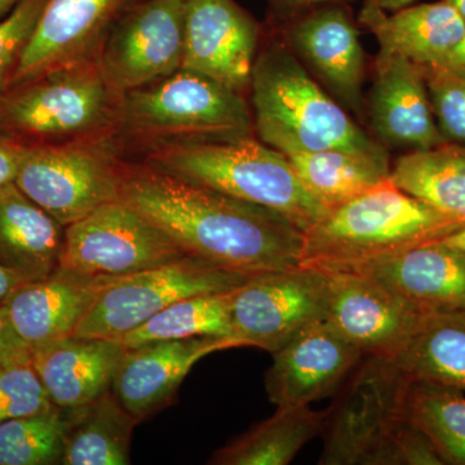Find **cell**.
<instances>
[{"label": "cell", "instance_id": "9", "mask_svg": "<svg viewBox=\"0 0 465 465\" xmlns=\"http://www.w3.org/2000/svg\"><path fill=\"white\" fill-rule=\"evenodd\" d=\"M409 379L391 358L365 356L333 394L324 420L321 465H369L403 415Z\"/></svg>", "mask_w": 465, "mask_h": 465}, {"label": "cell", "instance_id": "20", "mask_svg": "<svg viewBox=\"0 0 465 465\" xmlns=\"http://www.w3.org/2000/svg\"><path fill=\"white\" fill-rule=\"evenodd\" d=\"M115 278L92 277L58 266L47 278L21 284L3 305L17 335L33 351L74 335Z\"/></svg>", "mask_w": 465, "mask_h": 465}, {"label": "cell", "instance_id": "44", "mask_svg": "<svg viewBox=\"0 0 465 465\" xmlns=\"http://www.w3.org/2000/svg\"><path fill=\"white\" fill-rule=\"evenodd\" d=\"M20 0H0V21L8 16Z\"/></svg>", "mask_w": 465, "mask_h": 465}, {"label": "cell", "instance_id": "11", "mask_svg": "<svg viewBox=\"0 0 465 465\" xmlns=\"http://www.w3.org/2000/svg\"><path fill=\"white\" fill-rule=\"evenodd\" d=\"M326 272L299 264L253 275L232 291L235 348L274 353L299 331L324 320Z\"/></svg>", "mask_w": 465, "mask_h": 465}, {"label": "cell", "instance_id": "24", "mask_svg": "<svg viewBox=\"0 0 465 465\" xmlns=\"http://www.w3.org/2000/svg\"><path fill=\"white\" fill-rule=\"evenodd\" d=\"M64 237L65 228L16 183L0 188V264L25 282L47 278L60 266Z\"/></svg>", "mask_w": 465, "mask_h": 465}, {"label": "cell", "instance_id": "46", "mask_svg": "<svg viewBox=\"0 0 465 465\" xmlns=\"http://www.w3.org/2000/svg\"><path fill=\"white\" fill-rule=\"evenodd\" d=\"M134 2H136V0H133V3H134Z\"/></svg>", "mask_w": 465, "mask_h": 465}, {"label": "cell", "instance_id": "8", "mask_svg": "<svg viewBox=\"0 0 465 465\" xmlns=\"http://www.w3.org/2000/svg\"><path fill=\"white\" fill-rule=\"evenodd\" d=\"M253 275L237 273L186 255L115 278L100 293L79 323V338L118 339L179 300L204 293L226 292Z\"/></svg>", "mask_w": 465, "mask_h": 465}, {"label": "cell", "instance_id": "23", "mask_svg": "<svg viewBox=\"0 0 465 465\" xmlns=\"http://www.w3.org/2000/svg\"><path fill=\"white\" fill-rule=\"evenodd\" d=\"M360 20L378 39L379 54L420 66L440 65L465 33L464 18L446 0L407 5L393 15L366 0Z\"/></svg>", "mask_w": 465, "mask_h": 465}, {"label": "cell", "instance_id": "26", "mask_svg": "<svg viewBox=\"0 0 465 465\" xmlns=\"http://www.w3.org/2000/svg\"><path fill=\"white\" fill-rule=\"evenodd\" d=\"M329 409L277 407V411L231 443L217 450L208 463L216 465H287L322 433Z\"/></svg>", "mask_w": 465, "mask_h": 465}, {"label": "cell", "instance_id": "27", "mask_svg": "<svg viewBox=\"0 0 465 465\" xmlns=\"http://www.w3.org/2000/svg\"><path fill=\"white\" fill-rule=\"evenodd\" d=\"M70 412L64 465H127L131 440L139 423L112 391Z\"/></svg>", "mask_w": 465, "mask_h": 465}, {"label": "cell", "instance_id": "17", "mask_svg": "<svg viewBox=\"0 0 465 465\" xmlns=\"http://www.w3.org/2000/svg\"><path fill=\"white\" fill-rule=\"evenodd\" d=\"M302 12L295 14L284 30L291 51L307 64L336 100L363 118L365 54L348 9L327 5Z\"/></svg>", "mask_w": 465, "mask_h": 465}, {"label": "cell", "instance_id": "39", "mask_svg": "<svg viewBox=\"0 0 465 465\" xmlns=\"http://www.w3.org/2000/svg\"><path fill=\"white\" fill-rule=\"evenodd\" d=\"M348 0H271L278 15L299 14L307 9L327 5H341Z\"/></svg>", "mask_w": 465, "mask_h": 465}, {"label": "cell", "instance_id": "36", "mask_svg": "<svg viewBox=\"0 0 465 465\" xmlns=\"http://www.w3.org/2000/svg\"><path fill=\"white\" fill-rule=\"evenodd\" d=\"M47 2L20 0L14 11L0 21V99L11 87L18 60Z\"/></svg>", "mask_w": 465, "mask_h": 465}, {"label": "cell", "instance_id": "19", "mask_svg": "<svg viewBox=\"0 0 465 465\" xmlns=\"http://www.w3.org/2000/svg\"><path fill=\"white\" fill-rule=\"evenodd\" d=\"M228 348L232 347L226 339L208 336L125 348L116 367L112 391L122 406L142 421L173 400L198 361Z\"/></svg>", "mask_w": 465, "mask_h": 465}, {"label": "cell", "instance_id": "38", "mask_svg": "<svg viewBox=\"0 0 465 465\" xmlns=\"http://www.w3.org/2000/svg\"><path fill=\"white\" fill-rule=\"evenodd\" d=\"M29 145L0 134V188L15 183Z\"/></svg>", "mask_w": 465, "mask_h": 465}, {"label": "cell", "instance_id": "13", "mask_svg": "<svg viewBox=\"0 0 465 465\" xmlns=\"http://www.w3.org/2000/svg\"><path fill=\"white\" fill-rule=\"evenodd\" d=\"M324 272V321L363 356H396L428 314L366 275Z\"/></svg>", "mask_w": 465, "mask_h": 465}, {"label": "cell", "instance_id": "25", "mask_svg": "<svg viewBox=\"0 0 465 465\" xmlns=\"http://www.w3.org/2000/svg\"><path fill=\"white\" fill-rule=\"evenodd\" d=\"M409 381L465 391V312H432L391 358Z\"/></svg>", "mask_w": 465, "mask_h": 465}, {"label": "cell", "instance_id": "15", "mask_svg": "<svg viewBox=\"0 0 465 465\" xmlns=\"http://www.w3.org/2000/svg\"><path fill=\"white\" fill-rule=\"evenodd\" d=\"M272 356L265 388L277 407L311 406L332 397L365 357L324 320L309 324Z\"/></svg>", "mask_w": 465, "mask_h": 465}, {"label": "cell", "instance_id": "21", "mask_svg": "<svg viewBox=\"0 0 465 465\" xmlns=\"http://www.w3.org/2000/svg\"><path fill=\"white\" fill-rule=\"evenodd\" d=\"M367 110L384 145L414 152L446 143L434 119L423 70L405 57L379 54Z\"/></svg>", "mask_w": 465, "mask_h": 465}, {"label": "cell", "instance_id": "18", "mask_svg": "<svg viewBox=\"0 0 465 465\" xmlns=\"http://www.w3.org/2000/svg\"><path fill=\"white\" fill-rule=\"evenodd\" d=\"M323 271L366 275L427 313L465 312V251L440 238Z\"/></svg>", "mask_w": 465, "mask_h": 465}, {"label": "cell", "instance_id": "31", "mask_svg": "<svg viewBox=\"0 0 465 465\" xmlns=\"http://www.w3.org/2000/svg\"><path fill=\"white\" fill-rule=\"evenodd\" d=\"M403 414L427 434L445 465H465L463 391L410 381L403 400Z\"/></svg>", "mask_w": 465, "mask_h": 465}, {"label": "cell", "instance_id": "35", "mask_svg": "<svg viewBox=\"0 0 465 465\" xmlns=\"http://www.w3.org/2000/svg\"><path fill=\"white\" fill-rule=\"evenodd\" d=\"M369 465H445L427 434L405 414L375 450Z\"/></svg>", "mask_w": 465, "mask_h": 465}, {"label": "cell", "instance_id": "28", "mask_svg": "<svg viewBox=\"0 0 465 465\" xmlns=\"http://www.w3.org/2000/svg\"><path fill=\"white\" fill-rule=\"evenodd\" d=\"M391 182L443 215L465 223V146L445 143L403 155Z\"/></svg>", "mask_w": 465, "mask_h": 465}, {"label": "cell", "instance_id": "10", "mask_svg": "<svg viewBox=\"0 0 465 465\" xmlns=\"http://www.w3.org/2000/svg\"><path fill=\"white\" fill-rule=\"evenodd\" d=\"M183 256L170 235L118 200L66 226L60 266L92 277H125Z\"/></svg>", "mask_w": 465, "mask_h": 465}, {"label": "cell", "instance_id": "16", "mask_svg": "<svg viewBox=\"0 0 465 465\" xmlns=\"http://www.w3.org/2000/svg\"><path fill=\"white\" fill-rule=\"evenodd\" d=\"M131 3L133 0H48L21 54L9 90L52 70L96 58L110 27Z\"/></svg>", "mask_w": 465, "mask_h": 465}, {"label": "cell", "instance_id": "7", "mask_svg": "<svg viewBox=\"0 0 465 465\" xmlns=\"http://www.w3.org/2000/svg\"><path fill=\"white\" fill-rule=\"evenodd\" d=\"M125 161L115 134L29 146L15 183L66 228L121 200Z\"/></svg>", "mask_w": 465, "mask_h": 465}, {"label": "cell", "instance_id": "32", "mask_svg": "<svg viewBox=\"0 0 465 465\" xmlns=\"http://www.w3.org/2000/svg\"><path fill=\"white\" fill-rule=\"evenodd\" d=\"M70 412L54 407L43 414L0 423V465L61 464Z\"/></svg>", "mask_w": 465, "mask_h": 465}, {"label": "cell", "instance_id": "29", "mask_svg": "<svg viewBox=\"0 0 465 465\" xmlns=\"http://www.w3.org/2000/svg\"><path fill=\"white\" fill-rule=\"evenodd\" d=\"M283 154L309 193L329 210L391 177L390 162L341 150H290Z\"/></svg>", "mask_w": 465, "mask_h": 465}, {"label": "cell", "instance_id": "1", "mask_svg": "<svg viewBox=\"0 0 465 465\" xmlns=\"http://www.w3.org/2000/svg\"><path fill=\"white\" fill-rule=\"evenodd\" d=\"M121 200L220 268L258 275L302 264L305 234L286 217L143 162L125 161Z\"/></svg>", "mask_w": 465, "mask_h": 465}, {"label": "cell", "instance_id": "4", "mask_svg": "<svg viewBox=\"0 0 465 465\" xmlns=\"http://www.w3.org/2000/svg\"><path fill=\"white\" fill-rule=\"evenodd\" d=\"M244 94L191 70L179 69L124 92L115 136L122 149L143 152L166 143L226 142L253 136Z\"/></svg>", "mask_w": 465, "mask_h": 465}, {"label": "cell", "instance_id": "34", "mask_svg": "<svg viewBox=\"0 0 465 465\" xmlns=\"http://www.w3.org/2000/svg\"><path fill=\"white\" fill-rule=\"evenodd\" d=\"M54 407L32 362L0 366V423Z\"/></svg>", "mask_w": 465, "mask_h": 465}, {"label": "cell", "instance_id": "30", "mask_svg": "<svg viewBox=\"0 0 465 465\" xmlns=\"http://www.w3.org/2000/svg\"><path fill=\"white\" fill-rule=\"evenodd\" d=\"M232 291L179 300L133 331L124 333L118 338V341L124 348H134L146 342L208 336L226 339L235 348L232 341Z\"/></svg>", "mask_w": 465, "mask_h": 465}, {"label": "cell", "instance_id": "22", "mask_svg": "<svg viewBox=\"0 0 465 465\" xmlns=\"http://www.w3.org/2000/svg\"><path fill=\"white\" fill-rule=\"evenodd\" d=\"M118 339L69 336L32 351V363L54 405L81 409L112 391L124 351Z\"/></svg>", "mask_w": 465, "mask_h": 465}, {"label": "cell", "instance_id": "43", "mask_svg": "<svg viewBox=\"0 0 465 465\" xmlns=\"http://www.w3.org/2000/svg\"><path fill=\"white\" fill-rule=\"evenodd\" d=\"M378 7L384 11H399V9L407 7L411 5L414 0H371Z\"/></svg>", "mask_w": 465, "mask_h": 465}, {"label": "cell", "instance_id": "6", "mask_svg": "<svg viewBox=\"0 0 465 465\" xmlns=\"http://www.w3.org/2000/svg\"><path fill=\"white\" fill-rule=\"evenodd\" d=\"M122 97L96 58L60 67L0 99V134L34 146L115 134Z\"/></svg>", "mask_w": 465, "mask_h": 465}, {"label": "cell", "instance_id": "33", "mask_svg": "<svg viewBox=\"0 0 465 465\" xmlns=\"http://www.w3.org/2000/svg\"><path fill=\"white\" fill-rule=\"evenodd\" d=\"M437 127L446 143L465 146V78L440 66H421Z\"/></svg>", "mask_w": 465, "mask_h": 465}, {"label": "cell", "instance_id": "40", "mask_svg": "<svg viewBox=\"0 0 465 465\" xmlns=\"http://www.w3.org/2000/svg\"><path fill=\"white\" fill-rule=\"evenodd\" d=\"M434 66L445 67L449 72L465 78V33L460 41L449 52L448 56L440 61V65Z\"/></svg>", "mask_w": 465, "mask_h": 465}, {"label": "cell", "instance_id": "12", "mask_svg": "<svg viewBox=\"0 0 465 465\" xmlns=\"http://www.w3.org/2000/svg\"><path fill=\"white\" fill-rule=\"evenodd\" d=\"M183 36V0H136L110 27L96 60L124 94L182 69Z\"/></svg>", "mask_w": 465, "mask_h": 465}, {"label": "cell", "instance_id": "42", "mask_svg": "<svg viewBox=\"0 0 465 465\" xmlns=\"http://www.w3.org/2000/svg\"><path fill=\"white\" fill-rule=\"evenodd\" d=\"M440 240L445 241L446 243L452 244V246L459 247L465 251V224L459 226L449 234L440 237Z\"/></svg>", "mask_w": 465, "mask_h": 465}, {"label": "cell", "instance_id": "3", "mask_svg": "<svg viewBox=\"0 0 465 465\" xmlns=\"http://www.w3.org/2000/svg\"><path fill=\"white\" fill-rule=\"evenodd\" d=\"M139 155L150 167L274 211L304 232L329 213L305 188L289 158L253 136L166 143Z\"/></svg>", "mask_w": 465, "mask_h": 465}, {"label": "cell", "instance_id": "2", "mask_svg": "<svg viewBox=\"0 0 465 465\" xmlns=\"http://www.w3.org/2000/svg\"><path fill=\"white\" fill-rule=\"evenodd\" d=\"M250 88L256 134L278 152L341 150L390 162L384 146L320 87L289 48L273 45L256 57Z\"/></svg>", "mask_w": 465, "mask_h": 465}, {"label": "cell", "instance_id": "45", "mask_svg": "<svg viewBox=\"0 0 465 465\" xmlns=\"http://www.w3.org/2000/svg\"><path fill=\"white\" fill-rule=\"evenodd\" d=\"M446 2L457 9L459 14H460V16L465 20V0H446Z\"/></svg>", "mask_w": 465, "mask_h": 465}, {"label": "cell", "instance_id": "37", "mask_svg": "<svg viewBox=\"0 0 465 465\" xmlns=\"http://www.w3.org/2000/svg\"><path fill=\"white\" fill-rule=\"evenodd\" d=\"M32 362V351L21 341L9 320L7 309L0 305V366Z\"/></svg>", "mask_w": 465, "mask_h": 465}, {"label": "cell", "instance_id": "14", "mask_svg": "<svg viewBox=\"0 0 465 465\" xmlns=\"http://www.w3.org/2000/svg\"><path fill=\"white\" fill-rule=\"evenodd\" d=\"M183 69L244 94L251 87L260 26L234 0H183Z\"/></svg>", "mask_w": 465, "mask_h": 465}, {"label": "cell", "instance_id": "5", "mask_svg": "<svg viewBox=\"0 0 465 465\" xmlns=\"http://www.w3.org/2000/svg\"><path fill=\"white\" fill-rule=\"evenodd\" d=\"M465 223L443 215L391 179L331 208L305 234L302 264L321 269L439 240Z\"/></svg>", "mask_w": 465, "mask_h": 465}, {"label": "cell", "instance_id": "41", "mask_svg": "<svg viewBox=\"0 0 465 465\" xmlns=\"http://www.w3.org/2000/svg\"><path fill=\"white\" fill-rule=\"evenodd\" d=\"M25 281L8 269L7 266L0 264V305L7 302L9 296L21 286Z\"/></svg>", "mask_w": 465, "mask_h": 465}]
</instances>
